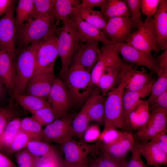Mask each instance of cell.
Masks as SVG:
<instances>
[{"mask_svg": "<svg viewBox=\"0 0 167 167\" xmlns=\"http://www.w3.org/2000/svg\"><path fill=\"white\" fill-rule=\"evenodd\" d=\"M55 21L53 17L32 15L17 30L16 42L19 50L57 33L59 28H57Z\"/></svg>", "mask_w": 167, "mask_h": 167, "instance_id": "obj_1", "label": "cell"}, {"mask_svg": "<svg viewBox=\"0 0 167 167\" xmlns=\"http://www.w3.org/2000/svg\"><path fill=\"white\" fill-rule=\"evenodd\" d=\"M73 13L63 21L57 33L58 56L61 62L60 75L63 78L69 69L72 57L81 45Z\"/></svg>", "mask_w": 167, "mask_h": 167, "instance_id": "obj_2", "label": "cell"}, {"mask_svg": "<svg viewBox=\"0 0 167 167\" xmlns=\"http://www.w3.org/2000/svg\"><path fill=\"white\" fill-rule=\"evenodd\" d=\"M40 42L32 43L18 51L16 50L15 60V78L14 93L25 94L27 84L35 72L36 52Z\"/></svg>", "mask_w": 167, "mask_h": 167, "instance_id": "obj_3", "label": "cell"}, {"mask_svg": "<svg viewBox=\"0 0 167 167\" xmlns=\"http://www.w3.org/2000/svg\"><path fill=\"white\" fill-rule=\"evenodd\" d=\"M64 78L72 101L76 103L87 100L94 89L91 72L79 65L74 64Z\"/></svg>", "mask_w": 167, "mask_h": 167, "instance_id": "obj_4", "label": "cell"}, {"mask_svg": "<svg viewBox=\"0 0 167 167\" xmlns=\"http://www.w3.org/2000/svg\"><path fill=\"white\" fill-rule=\"evenodd\" d=\"M124 85L120 84L113 87L106 95L104 101V126L117 129H127L125 123L122 95Z\"/></svg>", "mask_w": 167, "mask_h": 167, "instance_id": "obj_5", "label": "cell"}, {"mask_svg": "<svg viewBox=\"0 0 167 167\" xmlns=\"http://www.w3.org/2000/svg\"><path fill=\"white\" fill-rule=\"evenodd\" d=\"M100 144L98 140L92 144L72 139L67 141L61 146L65 164L68 167H86L88 156L98 148Z\"/></svg>", "mask_w": 167, "mask_h": 167, "instance_id": "obj_6", "label": "cell"}, {"mask_svg": "<svg viewBox=\"0 0 167 167\" xmlns=\"http://www.w3.org/2000/svg\"><path fill=\"white\" fill-rule=\"evenodd\" d=\"M142 51L157 53L160 50L154 26L153 16L148 17L143 25L131 33L127 43Z\"/></svg>", "mask_w": 167, "mask_h": 167, "instance_id": "obj_7", "label": "cell"}, {"mask_svg": "<svg viewBox=\"0 0 167 167\" xmlns=\"http://www.w3.org/2000/svg\"><path fill=\"white\" fill-rule=\"evenodd\" d=\"M57 33L40 42L36 52L35 72H54V65L58 56Z\"/></svg>", "mask_w": 167, "mask_h": 167, "instance_id": "obj_8", "label": "cell"}, {"mask_svg": "<svg viewBox=\"0 0 167 167\" xmlns=\"http://www.w3.org/2000/svg\"><path fill=\"white\" fill-rule=\"evenodd\" d=\"M72 120L65 116L46 126L43 129L41 141L49 143L54 142L61 146L75 135Z\"/></svg>", "mask_w": 167, "mask_h": 167, "instance_id": "obj_9", "label": "cell"}, {"mask_svg": "<svg viewBox=\"0 0 167 167\" xmlns=\"http://www.w3.org/2000/svg\"><path fill=\"white\" fill-rule=\"evenodd\" d=\"M132 66L123 62L121 71L116 82L117 85L122 84L123 85L125 90L137 91L154 80L144 68L142 70H138Z\"/></svg>", "mask_w": 167, "mask_h": 167, "instance_id": "obj_10", "label": "cell"}, {"mask_svg": "<svg viewBox=\"0 0 167 167\" xmlns=\"http://www.w3.org/2000/svg\"><path fill=\"white\" fill-rule=\"evenodd\" d=\"M100 49V55L91 72L92 82L96 86L104 69L110 67L122 68L123 63L115 44L103 45Z\"/></svg>", "mask_w": 167, "mask_h": 167, "instance_id": "obj_11", "label": "cell"}, {"mask_svg": "<svg viewBox=\"0 0 167 167\" xmlns=\"http://www.w3.org/2000/svg\"><path fill=\"white\" fill-rule=\"evenodd\" d=\"M47 98L50 106L61 117L66 116L73 102L64 82L56 77Z\"/></svg>", "mask_w": 167, "mask_h": 167, "instance_id": "obj_12", "label": "cell"}, {"mask_svg": "<svg viewBox=\"0 0 167 167\" xmlns=\"http://www.w3.org/2000/svg\"><path fill=\"white\" fill-rule=\"evenodd\" d=\"M119 54L126 62L140 66L155 72H158L157 58L151 53L140 50L127 43L115 44Z\"/></svg>", "mask_w": 167, "mask_h": 167, "instance_id": "obj_13", "label": "cell"}, {"mask_svg": "<svg viewBox=\"0 0 167 167\" xmlns=\"http://www.w3.org/2000/svg\"><path fill=\"white\" fill-rule=\"evenodd\" d=\"M14 4L0 19V50L15 53L17 29L14 14Z\"/></svg>", "mask_w": 167, "mask_h": 167, "instance_id": "obj_14", "label": "cell"}, {"mask_svg": "<svg viewBox=\"0 0 167 167\" xmlns=\"http://www.w3.org/2000/svg\"><path fill=\"white\" fill-rule=\"evenodd\" d=\"M151 112L148 121L136 134L137 138L142 143L148 142L158 133L167 130V111L158 109Z\"/></svg>", "mask_w": 167, "mask_h": 167, "instance_id": "obj_15", "label": "cell"}, {"mask_svg": "<svg viewBox=\"0 0 167 167\" xmlns=\"http://www.w3.org/2000/svg\"><path fill=\"white\" fill-rule=\"evenodd\" d=\"M132 29L130 18L117 17L108 20L102 31L112 42L119 44L127 43Z\"/></svg>", "mask_w": 167, "mask_h": 167, "instance_id": "obj_16", "label": "cell"}, {"mask_svg": "<svg viewBox=\"0 0 167 167\" xmlns=\"http://www.w3.org/2000/svg\"><path fill=\"white\" fill-rule=\"evenodd\" d=\"M55 77L54 72H35L27 84L25 94L46 99Z\"/></svg>", "mask_w": 167, "mask_h": 167, "instance_id": "obj_17", "label": "cell"}, {"mask_svg": "<svg viewBox=\"0 0 167 167\" xmlns=\"http://www.w3.org/2000/svg\"><path fill=\"white\" fill-rule=\"evenodd\" d=\"M135 142L131 132L124 131L122 137L112 144L104 145L101 143L100 148L104 154L113 159L125 161L124 158L126 154L134 147Z\"/></svg>", "mask_w": 167, "mask_h": 167, "instance_id": "obj_18", "label": "cell"}, {"mask_svg": "<svg viewBox=\"0 0 167 167\" xmlns=\"http://www.w3.org/2000/svg\"><path fill=\"white\" fill-rule=\"evenodd\" d=\"M16 53L0 50V79L11 96L15 88Z\"/></svg>", "mask_w": 167, "mask_h": 167, "instance_id": "obj_19", "label": "cell"}, {"mask_svg": "<svg viewBox=\"0 0 167 167\" xmlns=\"http://www.w3.org/2000/svg\"><path fill=\"white\" fill-rule=\"evenodd\" d=\"M73 15L80 41L85 43L101 42L103 45L114 44L105 36L101 30L84 21L75 11Z\"/></svg>", "mask_w": 167, "mask_h": 167, "instance_id": "obj_20", "label": "cell"}, {"mask_svg": "<svg viewBox=\"0 0 167 167\" xmlns=\"http://www.w3.org/2000/svg\"><path fill=\"white\" fill-rule=\"evenodd\" d=\"M99 44V42H96L81 45L76 52L74 64L79 65L91 72L101 54Z\"/></svg>", "mask_w": 167, "mask_h": 167, "instance_id": "obj_21", "label": "cell"}, {"mask_svg": "<svg viewBox=\"0 0 167 167\" xmlns=\"http://www.w3.org/2000/svg\"><path fill=\"white\" fill-rule=\"evenodd\" d=\"M155 80L142 88L137 91H131L124 89L122 100L126 127L130 128L129 117L131 113L143 98L150 95Z\"/></svg>", "mask_w": 167, "mask_h": 167, "instance_id": "obj_22", "label": "cell"}, {"mask_svg": "<svg viewBox=\"0 0 167 167\" xmlns=\"http://www.w3.org/2000/svg\"><path fill=\"white\" fill-rule=\"evenodd\" d=\"M135 145L140 154L145 159L147 165H167V154L153 140L141 143L136 141Z\"/></svg>", "mask_w": 167, "mask_h": 167, "instance_id": "obj_23", "label": "cell"}, {"mask_svg": "<svg viewBox=\"0 0 167 167\" xmlns=\"http://www.w3.org/2000/svg\"><path fill=\"white\" fill-rule=\"evenodd\" d=\"M154 26L161 50L167 48V0H160L157 11L153 16Z\"/></svg>", "mask_w": 167, "mask_h": 167, "instance_id": "obj_24", "label": "cell"}, {"mask_svg": "<svg viewBox=\"0 0 167 167\" xmlns=\"http://www.w3.org/2000/svg\"><path fill=\"white\" fill-rule=\"evenodd\" d=\"M14 100L31 113L49 105L45 98L25 94L14 93L10 101H12Z\"/></svg>", "mask_w": 167, "mask_h": 167, "instance_id": "obj_25", "label": "cell"}, {"mask_svg": "<svg viewBox=\"0 0 167 167\" xmlns=\"http://www.w3.org/2000/svg\"><path fill=\"white\" fill-rule=\"evenodd\" d=\"M122 67H109L104 69L101 72L96 87L100 89L103 97L106 96L114 87Z\"/></svg>", "mask_w": 167, "mask_h": 167, "instance_id": "obj_26", "label": "cell"}, {"mask_svg": "<svg viewBox=\"0 0 167 167\" xmlns=\"http://www.w3.org/2000/svg\"><path fill=\"white\" fill-rule=\"evenodd\" d=\"M93 98L88 111V115L90 121L96 122L100 124L104 123V97L101 93L97 87L93 91Z\"/></svg>", "mask_w": 167, "mask_h": 167, "instance_id": "obj_27", "label": "cell"}, {"mask_svg": "<svg viewBox=\"0 0 167 167\" xmlns=\"http://www.w3.org/2000/svg\"><path fill=\"white\" fill-rule=\"evenodd\" d=\"M106 21L113 18H130L128 8L125 0H106L101 11Z\"/></svg>", "mask_w": 167, "mask_h": 167, "instance_id": "obj_28", "label": "cell"}, {"mask_svg": "<svg viewBox=\"0 0 167 167\" xmlns=\"http://www.w3.org/2000/svg\"><path fill=\"white\" fill-rule=\"evenodd\" d=\"M141 101L131 113L129 117L130 128L139 130L148 121L150 115L147 101Z\"/></svg>", "mask_w": 167, "mask_h": 167, "instance_id": "obj_29", "label": "cell"}, {"mask_svg": "<svg viewBox=\"0 0 167 167\" xmlns=\"http://www.w3.org/2000/svg\"><path fill=\"white\" fill-rule=\"evenodd\" d=\"M93 98V94L92 93L90 96L86 100V102L80 112L72 121V127L75 135L82 138L84 132L88 127L90 121L88 111Z\"/></svg>", "mask_w": 167, "mask_h": 167, "instance_id": "obj_30", "label": "cell"}, {"mask_svg": "<svg viewBox=\"0 0 167 167\" xmlns=\"http://www.w3.org/2000/svg\"><path fill=\"white\" fill-rule=\"evenodd\" d=\"M81 2L79 0H56L54 17L56 25L61 21L63 22L72 14Z\"/></svg>", "mask_w": 167, "mask_h": 167, "instance_id": "obj_31", "label": "cell"}, {"mask_svg": "<svg viewBox=\"0 0 167 167\" xmlns=\"http://www.w3.org/2000/svg\"><path fill=\"white\" fill-rule=\"evenodd\" d=\"M75 11L84 21L102 30L106 24L107 21L101 11L77 7Z\"/></svg>", "mask_w": 167, "mask_h": 167, "instance_id": "obj_32", "label": "cell"}, {"mask_svg": "<svg viewBox=\"0 0 167 167\" xmlns=\"http://www.w3.org/2000/svg\"><path fill=\"white\" fill-rule=\"evenodd\" d=\"M34 8L33 0H20L15 9V23L17 30L33 15Z\"/></svg>", "mask_w": 167, "mask_h": 167, "instance_id": "obj_33", "label": "cell"}, {"mask_svg": "<svg viewBox=\"0 0 167 167\" xmlns=\"http://www.w3.org/2000/svg\"><path fill=\"white\" fill-rule=\"evenodd\" d=\"M42 126L32 116L21 120V131L29 135L33 140L41 141L43 129Z\"/></svg>", "mask_w": 167, "mask_h": 167, "instance_id": "obj_34", "label": "cell"}, {"mask_svg": "<svg viewBox=\"0 0 167 167\" xmlns=\"http://www.w3.org/2000/svg\"><path fill=\"white\" fill-rule=\"evenodd\" d=\"M157 74V79L152 84L147 101L149 106L153 103L158 96L167 91V69L159 71Z\"/></svg>", "mask_w": 167, "mask_h": 167, "instance_id": "obj_35", "label": "cell"}, {"mask_svg": "<svg viewBox=\"0 0 167 167\" xmlns=\"http://www.w3.org/2000/svg\"><path fill=\"white\" fill-rule=\"evenodd\" d=\"M21 120L18 118L11 121L6 126L2 138L3 148L8 147L21 131Z\"/></svg>", "mask_w": 167, "mask_h": 167, "instance_id": "obj_36", "label": "cell"}, {"mask_svg": "<svg viewBox=\"0 0 167 167\" xmlns=\"http://www.w3.org/2000/svg\"><path fill=\"white\" fill-rule=\"evenodd\" d=\"M18 114L12 102H10L7 106H0V150L3 149L2 138L6 126L11 121L17 118Z\"/></svg>", "mask_w": 167, "mask_h": 167, "instance_id": "obj_37", "label": "cell"}, {"mask_svg": "<svg viewBox=\"0 0 167 167\" xmlns=\"http://www.w3.org/2000/svg\"><path fill=\"white\" fill-rule=\"evenodd\" d=\"M34 12L32 15L54 17L56 0H33Z\"/></svg>", "mask_w": 167, "mask_h": 167, "instance_id": "obj_38", "label": "cell"}, {"mask_svg": "<svg viewBox=\"0 0 167 167\" xmlns=\"http://www.w3.org/2000/svg\"><path fill=\"white\" fill-rule=\"evenodd\" d=\"M25 147L35 157L44 156L55 152L51 145L42 141L31 140Z\"/></svg>", "mask_w": 167, "mask_h": 167, "instance_id": "obj_39", "label": "cell"}, {"mask_svg": "<svg viewBox=\"0 0 167 167\" xmlns=\"http://www.w3.org/2000/svg\"><path fill=\"white\" fill-rule=\"evenodd\" d=\"M32 116L42 126L47 125L61 117L50 106L42 108L31 113Z\"/></svg>", "mask_w": 167, "mask_h": 167, "instance_id": "obj_40", "label": "cell"}, {"mask_svg": "<svg viewBox=\"0 0 167 167\" xmlns=\"http://www.w3.org/2000/svg\"><path fill=\"white\" fill-rule=\"evenodd\" d=\"M130 15L132 28L137 29L141 27L143 22L142 19L139 0H125Z\"/></svg>", "mask_w": 167, "mask_h": 167, "instance_id": "obj_41", "label": "cell"}, {"mask_svg": "<svg viewBox=\"0 0 167 167\" xmlns=\"http://www.w3.org/2000/svg\"><path fill=\"white\" fill-rule=\"evenodd\" d=\"M124 132L113 126H104L98 140L103 144H111L119 140Z\"/></svg>", "mask_w": 167, "mask_h": 167, "instance_id": "obj_42", "label": "cell"}, {"mask_svg": "<svg viewBox=\"0 0 167 167\" xmlns=\"http://www.w3.org/2000/svg\"><path fill=\"white\" fill-rule=\"evenodd\" d=\"M32 140L33 139L31 136L21 131L11 143L6 148L7 152L9 154L15 153L25 147L28 143Z\"/></svg>", "mask_w": 167, "mask_h": 167, "instance_id": "obj_43", "label": "cell"}, {"mask_svg": "<svg viewBox=\"0 0 167 167\" xmlns=\"http://www.w3.org/2000/svg\"><path fill=\"white\" fill-rule=\"evenodd\" d=\"M15 156L18 167H35L36 157L26 149L15 153Z\"/></svg>", "mask_w": 167, "mask_h": 167, "instance_id": "obj_44", "label": "cell"}, {"mask_svg": "<svg viewBox=\"0 0 167 167\" xmlns=\"http://www.w3.org/2000/svg\"><path fill=\"white\" fill-rule=\"evenodd\" d=\"M99 153L97 154L98 156L95 158L98 167H126L127 162L125 161H118L113 159L101 151Z\"/></svg>", "mask_w": 167, "mask_h": 167, "instance_id": "obj_45", "label": "cell"}, {"mask_svg": "<svg viewBox=\"0 0 167 167\" xmlns=\"http://www.w3.org/2000/svg\"><path fill=\"white\" fill-rule=\"evenodd\" d=\"M60 159L56 152L44 156L36 157L35 167H59Z\"/></svg>", "mask_w": 167, "mask_h": 167, "instance_id": "obj_46", "label": "cell"}, {"mask_svg": "<svg viewBox=\"0 0 167 167\" xmlns=\"http://www.w3.org/2000/svg\"><path fill=\"white\" fill-rule=\"evenodd\" d=\"M141 11L148 17L153 16L158 9L160 0H139Z\"/></svg>", "mask_w": 167, "mask_h": 167, "instance_id": "obj_47", "label": "cell"}, {"mask_svg": "<svg viewBox=\"0 0 167 167\" xmlns=\"http://www.w3.org/2000/svg\"><path fill=\"white\" fill-rule=\"evenodd\" d=\"M101 134L98 125H92L87 127L82 138L85 143L92 142L98 140Z\"/></svg>", "mask_w": 167, "mask_h": 167, "instance_id": "obj_48", "label": "cell"}, {"mask_svg": "<svg viewBox=\"0 0 167 167\" xmlns=\"http://www.w3.org/2000/svg\"><path fill=\"white\" fill-rule=\"evenodd\" d=\"M131 152V158L129 162L127 163L126 167H147V165L143 162L141 158V156L137 150L135 143Z\"/></svg>", "mask_w": 167, "mask_h": 167, "instance_id": "obj_49", "label": "cell"}, {"mask_svg": "<svg viewBox=\"0 0 167 167\" xmlns=\"http://www.w3.org/2000/svg\"><path fill=\"white\" fill-rule=\"evenodd\" d=\"M158 109L167 111V91L158 96L153 103L149 106L151 111Z\"/></svg>", "mask_w": 167, "mask_h": 167, "instance_id": "obj_50", "label": "cell"}, {"mask_svg": "<svg viewBox=\"0 0 167 167\" xmlns=\"http://www.w3.org/2000/svg\"><path fill=\"white\" fill-rule=\"evenodd\" d=\"M106 0H82L77 7L93 9L95 7H100L101 9Z\"/></svg>", "mask_w": 167, "mask_h": 167, "instance_id": "obj_51", "label": "cell"}, {"mask_svg": "<svg viewBox=\"0 0 167 167\" xmlns=\"http://www.w3.org/2000/svg\"><path fill=\"white\" fill-rule=\"evenodd\" d=\"M167 130L157 134L152 140L155 141L167 154Z\"/></svg>", "mask_w": 167, "mask_h": 167, "instance_id": "obj_52", "label": "cell"}, {"mask_svg": "<svg viewBox=\"0 0 167 167\" xmlns=\"http://www.w3.org/2000/svg\"><path fill=\"white\" fill-rule=\"evenodd\" d=\"M157 58L158 71L167 69V48Z\"/></svg>", "mask_w": 167, "mask_h": 167, "instance_id": "obj_53", "label": "cell"}, {"mask_svg": "<svg viewBox=\"0 0 167 167\" xmlns=\"http://www.w3.org/2000/svg\"><path fill=\"white\" fill-rule=\"evenodd\" d=\"M15 2L12 0H0V17L7 12Z\"/></svg>", "mask_w": 167, "mask_h": 167, "instance_id": "obj_54", "label": "cell"}, {"mask_svg": "<svg viewBox=\"0 0 167 167\" xmlns=\"http://www.w3.org/2000/svg\"><path fill=\"white\" fill-rule=\"evenodd\" d=\"M0 166L1 167H16L9 159L0 153Z\"/></svg>", "mask_w": 167, "mask_h": 167, "instance_id": "obj_55", "label": "cell"}, {"mask_svg": "<svg viewBox=\"0 0 167 167\" xmlns=\"http://www.w3.org/2000/svg\"><path fill=\"white\" fill-rule=\"evenodd\" d=\"M6 89L0 79V103L3 102L6 96Z\"/></svg>", "mask_w": 167, "mask_h": 167, "instance_id": "obj_56", "label": "cell"}, {"mask_svg": "<svg viewBox=\"0 0 167 167\" xmlns=\"http://www.w3.org/2000/svg\"><path fill=\"white\" fill-rule=\"evenodd\" d=\"M86 167H98V166L95 159L92 160L91 162H90L88 161Z\"/></svg>", "mask_w": 167, "mask_h": 167, "instance_id": "obj_57", "label": "cell"}, {"mask_svg": "<svg viewBox=\"0 0 167 167\" xmlns=\"http://www.w3.org/2000/svg\"><path fill=\"white\" fill-rule=\"evenodd\" d=\"M59 167H68L65 164L64 160L60 159Z\"/></svg>", "mask_w": 167, "mask_h": 167, "instance_id": "obj_58", "label": "cell"}, {"mask_svg": "<svg viewBox=\"0 0 167 167\" xmlns=\"http://www.w3.org/2000/svg\"><path fill=\"white\" fill-rule=\"evenodd\" d=\"M154 167H161L160 165H156V166H154Z\"/></svg>", "mask_w": 167, "mask_h": 167, "instance_id": "obj_59", "label": "cell"}, {"mask_svg": "<svg viewBox=\"0 0 167 167\" xmlns=\"http://www.w3.org/2000/svg\"><path fill=\"white\" fill-rule=\"evenodd\" d=\"M0 167H1L0 166Z\"/></svg>", "mask_w": 167, "mask_h": 167, "instance_id": "obj_60", "label": "cell"}]
</instances>
